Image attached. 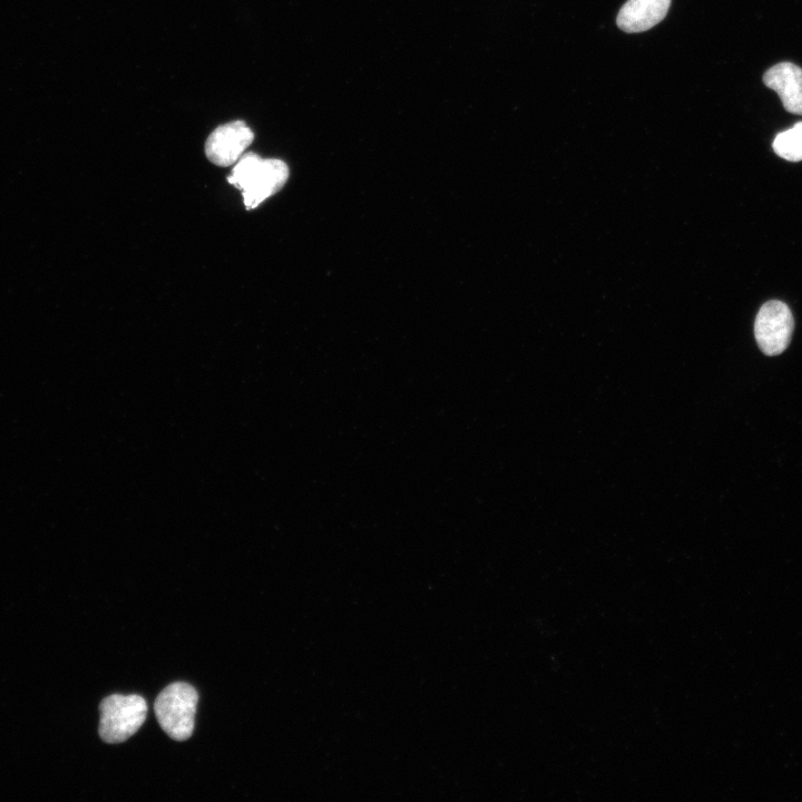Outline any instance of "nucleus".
Segmentation results:
<instances>
[{"mask_svg": "<svg viewBox=\"0 0 802 802\" xmlns=\"http://www.w3.org/2000/svg\"><path fill=\"white\" fill-rule=\"evenodd\" d=\"M146 701L139 695L113 694L99 705V735L106 743H121L133 736L147 715Z\"/></svg>", "mask_w": 802, "mask_h": 802, "instance_id": "obj_3", "label": "nucleus"}, {"mask_svg": "<svg viewBox=\"0 0 802 802\" xmlns=\"http://www.w3.org/2000/svg\"><path fill=\"white\" fill-rule=\"evenodd\" d=\"M287 178L288 167L284 162L247 153L237 160L227 180L242 190L246 209H253L277 193Z\"/></svg>", "mask_w": 802, "mask_h": 802, "instance_id": "obj_1", "label": "nucleus"}, {"mask_svg": "<svg viewBox=\"0 0 802 802\" xmlns=\"http://www.w3.org/2000/svg\"><path fill=\"white\" fill-rule=\"evenodd\" d=\"M197 701L196 689L183 682L173 683L160 692L154 711L160 727L169 737L185 741L192 736Z\"/></svg>", "mask_w": 802, "mask_h": 802, "instance_id": "obj_2", "label": "nucleus"}, {"mask_svg": "<svg viewBox=\"0 0 802 802\" xmlns=\"http://www.w3.org/2000/svg\"><path fill=\"white\" fill-rule=\"evenodd\" d=\"M793 327V315L789 306L777 300L767 301L755 317L756 343L764 354L777 355L788 348Z\"/></svg>", "mask_w": 802, "mask_h": 802, "instance_id": "obj_4", "label": "nucleus"}, {"mask_svg": "<svg viewBox=\"0 0 802 802\" xmlns=\"http://www.w3.org/2000/svg\"><path fill=\"white\" fill-rule=\"evenodd\" d=\"M763 82L780 97L785 110L802 115V69L792 62H780L767 69Z\"/></svg>", "mask_w": 802, "mask_h": 802, "instance_id": "obj_6", "label": "nucleus"}, {"mask_svg": "<svg viewBox=\"0 0 802 802\" xmlns=\"http://www.w3.org/2000/svg\"><path fill=\"white\" fill-rule=\"evenodd\" d=\"M671 0H628L617 14V26L625 32H642L661 22Z\"/></svg>", "mask_w": 802, "mask_h": 802, "instance_id": "obj_7", "label": "nucleus"}, {"mask_svg": "<svg viewBox=\"0 0 802 802\" xmlns=\"http://www.w3.org/2000/svg\"><path fill=\"white\" fill-rule=\"evenodd\" d=\"M253 131L242 120L218 126L205 143V154L215 165L226 167L236 163L252 144Z\"/></svg>", "mask_w": 802, "mask_h": 802, "instance_id": "obj_5", "label": "nucleus"}, {"mask_svg": "<svg viewBox=\"0 0 802 802\" xmlns=\"http://www.w3.org/2000/svg\"><path fill=\"white\" fill-rule=\"evenodd\" d=\"M777 156L789 162L802 160V121L779 133L772 144Z\"/></svg>", "mask_w": 802, "mask_h": 802, "instance_id": "obj_8", "label": "nucleus"}]
</instances>
